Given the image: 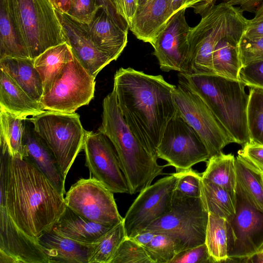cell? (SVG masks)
Wrapping results in <instances>:
<instances>
[{
	"label": "cell",
	"mask_w": 263,
	"mask_h": 263,
	"mask_svg": "<svg viewBox=\"0 0 263 263\" xmlns=\"http://www.w3.org/2000/svg\"><path fill=\"white\" fill-rule=\"evenodd\" d=\"M212 64L215 74L233 80H240L241 64L238 45L227 39L220 41L214 50Z\"/></svg>",
	"instance_id": "cell-32"
},
{
	"label": "cell",
	"mask_w": 263,
	"mask_h": 263,
	"mask_svg": "<svg viewBox=\"0 0 263 263\" xmlns=\"http://www.w3.org/2000/svg\"><path fill=\"white\" fill-rule=\"evenodd\" d=\"M64 199L67 206L92 222L114 226L123 220L114 193L94 177L79 180L66 193Z\"/></svg>",
	"instance_id": "cell-13"
},
{
	"label": "cell",
	"mask_w": 263,
	"mask_h": 263,
	"mask_svg": "<svg viewBox=\"0 0 263 263\" xmlns=\"http://www.w3.org/2000/svg\"><path fill=\"white\" fill-rule=\"evenodd\" d=\"M0 69L5 71L33 99L40 103L43 96L40 76L31 58H6L0 60Z\"/></svg>",
	"instance_id": "cell-26"
},
{
	"label": "cell",
	"mask_w": 263,
	"mask_h": 263,
	"mask_svg": "<svg viewBox=\"0 0 263 263\" xmlns=\"http://www.w3.org/2000/svg\"><path fill=\"white\" fill-rule=\"evenodd\" d=\"M97 1L99 6H105L110 12L114 13H117L114 6L113 0H97Z\"/></svg>",
	"instance_id": "cell-50"
},
{
	"label": "cell",
	"mask_w": 263,
	"mask_h": 263,
	"mask_svg": "<svg viewBox=\"0 0 263 263\" xmlns=\"http://www.w3.org/2000/svg\"><path fill=\"white\" fill-rule=\"evenodd\" d=\"M87 28L95 46L108 54L112 61L116 60L127 43L129 27L125 20L100 6Z\"/></svg>",
	"instance_id": "cell-19"
},
{
	"label": "cell",
	"mask_w": 263,
	"mask_h": 263,
	"mask_svg": "<svg viewBox=\"0 0 263 263\" xmlns=\"http://www.w3.org/2000/svg\"><path fill=\"white\" fill-rule=\"evenodd\" d=\"M209 213L200 197L180 198L173 195L172 209L144 230L171 236L176 254L205 243Z\"/></svg>",
	"instance_id": "cell-8"
},
{
	"label": "cell",
	"mask_w": 263,
	"mask_h": 263,
	"mask_svg": "<svg viewBox=\"0 0 263 263\" xmlns=\"http://www.w3.org/2000/svg\"><path fill=\"white\" fill-rule=\"evenodd\" d=\"M217 0H203V1L197 5L196 7L200 10H204L212 5L215 4ZM231 6L240 9L243 12L245 11L252 13H255L258 7L263 2V0H222Z\"/></svg>",
	"instance_id": "cell-44"
},
{
	"label": "cell",
	"mask_w": 263,
	"mask_h": 263,
	"mask_svg": "<svg viewBox=\"0 0 263 263\" xmlns=\"http://www.w3.org/2000/svg\"><path fill=\"white\" fill-rule=\"evenodd\" d=\"M54 155L63 177L83 149L86 130L75 112L45 110L27 119Z\"/></svg>",
	"instance_id": "cell-7"
},
{
	"label": "cell",
	"mask_w": 263,
	"mask_h": 263,
	"mask_svg": "<svg viewBox=\"0 0 263 263\" xmlns=\"http://www.w3.org/2000/svg\"><path fill=\"white\" fill-rule=\"evenodd\" d=\"M176 173L162 178L141 191L124 217L126 236L132 238L172 209Z\"/></svg>",
	"instance_id": "cell-14"
},
{
	"label": "cell",
	"mask_w": 263,
	"mask_h": 263,
	"mask_svg": "<svg viewBox=\"0 0 263 263\" xmlns=\"http://www.w3.org/2000/svg\"><path fill=\"white\" fill-rule=\"evenodd\" d=\"M157 157L167 162L176 172L189 169L209 159L197 132L178 113L168 123L156 151Z\"/></svg>",
	"instance_id": "cell-12"
},
{
	"label": "cell",
	"mask_w": 263,
	"mask_h": 263,
	"mask_svg": "<svg viewBox=\"0 0 263 263\" xmlns=\"http://www.w3.org/2000/svg\"><path fill=\"white\" fill-rule=\"evenodd\" d=\"M179 115L197 132L209 158L222 152L234 139L204 102L196 93L179 83L173 90Z\"/></svg>",
	"instance_id": "cell-9"
},
{
	"label": "cell",
	"mask_w": 263,
	"mask_h": 263,
	"mask_svg": "<svg viewBox=\"0 0 263 263\" xmlns=\"http://www.w3.org/2000/svg\"><path fill=\"white\" fill-rule=\"evenodd\" d=\"M241 156L253 167L263 173V145L250 141L243 146L238 152Z\"/></svg>",
	"instance_id": "cell-43"
},
{
	"label": "cell",
	"mask_w": 263,
	"mask_h": 263,
	"mask_svg": "<svg viewBox=\"0 0 263 263\" xmlns=\"http://www.w3.org/2000/svg\"><path fill=\"white\" fill-rule=\"evenodd\" d=\"M263 20V2L258 7L257 11L255 13L254 17L250 20L251 22H257Z\"/></svg>",
	"instance_id": "cell-52"
},
{
	"label": "cell",
	"mask_w": 263,
	"mask_h": 263,
	"mask_svg": "<svg viewBox=\"0 0 263 263\" xmlns=\"http://www.w3.org/2000/svg\"><path fill=\"white\" fill-rule=\"evenodd\" d=\"M229 240L227 219L209 213L205 243L214 263L227 262L229 258Z\"/></svg>",
	"instance_id": "cell-30"
},
{
	"label": "cell",
	"mask_w": 263,
	"mask_h": 263,
	"mask_svg": "<svg viewBox=\"0 0 263 263\" xmlns=\"http://www.w3.org/2000/svg\"><path fill=\"white\" fill-rule=\"evenodd\" d=\"M262 179H263V173H262Z\"/></svg>",
	"instance_id": "cell-55"
},
{
	"label": "cell",
	"mask_w": 263,
	"mask_h": 263,
	"mask_svg": "<svg viewBox=\"0 0 263 263\" xmlns=\"http://www.w3.org/2000/svg\"><path fill=\"white\" fill-rule=\"evenodd\" d=\"M185 10L172 15L152 44L153 53L164 71L189 72L188 35L191 27L185 19Z\"/></svg>",
	"instance_id": "cell-16"
},
{
	"label": "cell",
	"mask_w": 263,
	"mask_h": 263,
	"mask_svg": "<svg viewBox=\"0 0 263 263\" xmlns=\"http://www.w3.org/2000/svg\"><path fill=\"white\" fill-rule=\"evenodd\" d=\"M202 178L236 195L237 186L235 158L222 152L209 158Z\"/></svg>",
	"instance_id": "cell-28"
},
{
	"label": "cell",
	"mask_w": 263,
	"mask_h": 263,
	"mask_svg": "<svg viewBox=\"0 0 263 263\" xmlns=\"http://www.w3.org/2000/svg\"><path fill=\"white\" fill-rule=\"evenodd\" d=\"M243 37L249 39L263 37V20L253 22L249 20Z\"/></svg>",
	"instance_id": "cell-46"
},
{
	"label": "cell",
	"mask_w": 263,
	"mask_h": 263,
	"mask_svg": "<svg viewBox=\"0 0 263 263\" xmlns=\"http://www.w3.org/2000/svg\"><path fill=\"white\" fill-rule=\"evenodd\" d=\"M246 262L263 263V253L258 251L252 256L247 258Z\"/></svg>",
	"instance_id": "cell-51"
},
{
	"label": "cell",
	"mask_w": 263,
	"mask_h": 263,
	"mask_svg": "<svg viewBox=\"0 0 263 263\" xmlns=\"http://www.w3.org/2000/svg\"><path fill=\"white\" fill-rule=\"evenodd\" d=\"M24 158L31 162L40 171L63 195L65 178L63 177L54 155L45 142L35 131L33 125L27 119L24 135Z\"/></svg>",
	"instance_id": "cell-20"
},
{
	"label": "cell",
	"mask_w": 263,
	"mask_h": 263,
	"mask_svg": "<svg viewBox=\"0 0 263 263\" xmlns=\"http://www.w3.org/2000/svg\"><path fill=\"white\" fill-rule=\"evenodd\" d=\"M241 67L263 61V37L249 39L243 36L238 45Z\"/></svg>",
	"instance_id": "cell-39"
},
{
	"label": "cell",
	"mask_w": 263,
	"mask_h": 263,
	"mask_svg": "<svg viewBox=\"0 0 263 263\" xmlns=\"http://www.w3.org/2000/svg\"><path fill=\"white\" fill-rule=\"evenodd\" d=\"M149 1L150 0H138V7L144 5Z\"/></svg>",
	"instance_id": "cell-53"
},
{
	"label": "cell",
	"mask_w": 263,
	"mask_h": 263,
	"mask_svg": "<svg viewBox=\"0 0 263 263\" xmlns=\"http://www.w3.org/2000/svg\"><path fill=\"white\" fill-rule=\"evenodd\" d=\"M73 59L71 47L65 42L47 49L33 59L42 82L43 96L50 90L65 67Z\"/></svg>",
	"instance_id": "cell-25"
},
{
	"label": "cell",
	"mask_w": 263,
	"mask_h": 263,
	"mask_svg": "<svg viewBox=\"0 0 263 263\" xmlns=\"http://www.w3.org/2000/svg\"><path fill=\"white\" fill-rule=\"evenodd\" d=\"M156 234L157 232L154 231L143 230L130 238L144 247L152 240Z\"/></svg>",
	"instance_id": "cell-48"
},
{
	"label": "cell",
	"mask_w": 263,
	"mask_h": 263,
	"mask_svg": "<svg viewBox=\"0 0 263 263\" xmlns=\"http://www.w3.org/2000/svg\"><path fill=\"white\" fill-rule=\"evenodd\" d=\"M5 206L16 225L38 239L64 212V195L31 162L8 156Z\"/></svg>",
	"instance_id": "cell-2"
},
{
	"label": "cell",
	"mask_w": 263,
	"mask_h": 263,
	"mask_svg": "<svg viewBox=\"0 0 263 263\" xmlns=\"http://www.w3.org/2000/svg\"><path fill=\"white\" fill-rule=\"evenodd\" d=\"M83 150L92 177L114 193L129 194V189L112 144L103 134L87 131Z\"/></svg>",
	"instance_id": "cell-15"
},
{
	"label": "cell",
	"mask_w": 263,
	"mask_h": 263,
	"mask_svg": "<svg viewBox=\"0 0 263 263\" xmlns=\"http://www.w3.org/2000/svg\"><path fill=\"white\" fill-rule=\"evenodd\" d=\"M239 78L246 86L263 89V61L242 67Z\"/></svg>",
	"instance_id": "cell-42"
},
{
	"label": "cell",
	"mask_w": 263,
	"mask_h": 263,
	"mask_svg": "<svg viewBox=\"0 0 263 263\" xmlns=\"http://www.w3.org/2000/svg\"><path fill=\"white\" fill-rule=\"evenodd\" d=\"M144 248L153 263H171L176 254L172 237L163 233L157 232L152 240Z\"/></svg>",
	"instance_id": "cell-36"
},
{
	"label": "cell",
	"mask_w": 263,
	"mask_h": 263,
	"mask_svg": "<svg viewBox=\"0 0 263 263\" xmlns=\"http://www.w3.org/2000/svg\"><path fill=\"white\" fill-rule=\"evenodd\" d=\"M0 108L21 118L27 119L45 111L40 103L33 99L5 71L1 69Z\"/></svg>",
	"instance_id": "cell-24"
},
{
	"label": "cell",
	"mask_w": 263,
	"mask_h": 263,
	"mask_svg": "<svg viewBox=\"0 0 263 263\" xmlns=\"http://www.w3.org/2000/svg\"><path fill=\"white\" fill-rule=\"evenodd\" d=\"M179 83L197 95L234 139L244 145L250 142L247 121L249 95L245 85L216 74L179 73Z\"/></svg>",
	"instance_id": "cell-4"
},
{
	"label": "cell",
	"mask_w": 263,
	"mask_h": 263,
	"mask_svg": "<svg viewBox=\"0 0 263 263\" xmlns=\"http://www.w3.org/2000/svg\"><path fill=\"white\" fill-rule=\"evenodd\" d=\"M171 263H214L205 243L176 254Z\"/></svg>",
	"instance_id": "cell-41"
},
{
	"label": "cell",
	"mask_w": 263,
	"mask_h": 263,
	"mask_svg": "<svg viewBox=\"0 0 263 263\" xmlns=\"http://www.w3.org/2000/svg\"><path fill=\"white\" fill-rule=\"evenodd\" d=\"M203 0H170V6L172 15L178 11L187 8H194L202 3Z\"/></svg>",
	"instance_id": "cell-47"
},
{
	"label": "cell",
	"mask_w": 263,
	"mask_h": 263,
	"mask_svg": "<svg viewBox=\"0 0 263 263\" xmlns=\"http://www.w3.org/2000/svg\"><path fill=\"white\" fill-rule=\"evenodd\" d=\"M100 6L97 0H72L71 8L67 14L76 21L88 25Z\"/></svg>",
	"instance_id": "cell-40"
},
{
	"label": "cell",
	"mask_w": 263,
	"mask_h": 263,
	"mask_svg": "<svg viewBox=\"0 0 263 263\" xmlns=\"http://www.w3.org/2000/svg\"><path fill=\"white\" fill-rule=\"evenodd\" d=\"M115 226L102 224L88 220L66 206L53 230L77 242L93 245Z\"/></svg>",
	"instance_id": "cell-23"
},
{
	"label": "cell",
	"mask_w": 263,
	"mask_h": 263,
	"mask_svg": "<svg viewBox=\"0 0 263 263\" xmlns=\"http://www.w3.org/2000/svg\"><path fill=\"white\" fill-rule=\"evenodd\" d=\"M116 13L131 25L138 8V0H113Z\"/></svg>",
	"instance_id": "cell-45"
},
{
	"label": "cell",
	"mask_w": 263,
	"mask_h": 263,
	"mask_svg": "<svg viewBox=\"0 0 263 263\" xmlns=\"http://www.w3.org/2000/svg\"><path fill=\"white\" fill-rule=\"evenodd\" d=\"M200 198L208 213L227 219L235 213L236 195L202 178L200 182Z\"/></svg>",
	"instance_id": "cell-29"
},
{
	"label": "cell",
	"mask_w": 263,
	"mask_h": 263,
	"mask_svg": "<svg viewBox=\"0 0 263 263\" xmlns=\"http://www.w3.org/2000/svg\"><path fill=\"white\" fill-rule=\"evenodd\" d=\"M172 15L170 0H150L138 7L129 28L138 39L152 45Z\"/></svg>",
	"instance_id": "cell-21"
},
{
	"label": "cell",
	"mask_w": 263,
	"mask_h": 263,
	"mask_svg": "<svg viewBox=\"0 0 263 263\" xmlns=\"http://www.w3.org/2000/svg\"><path fill=\"white\" fill-rule=\"evenodd\" d=\"M26 120L0 108L1 152L13 157L24 158Z\"/></svg>",
	"instance_id": "cell-27"
},
{
	"label": "cell",
	"mask_w": 263,
	"mask_h": 263,
	"mask_svg": "<svg viewBox=\"0 0 263 263\" xmlns=\"http://www.w3.org/2000/svg\"><path fill=\"white\" fill-rule=\"evenodd\" d=\"M175 86L160 74H148L131 67H121L114 76L112 90L124 121L157 159V149L165 127L177 112L173 95Z\"/></svg>",
	"instance_id": "cell-1"
},
{
	"label": "cell",
	"mask_w": 263,
	"mask_h": 263,
	"mask_svg": "<svg viewBox=\"0 0 263 263\" xmlns=\"http://www.w3.org/2000/svg\"><path fill=\"white\" fill-rule=\"evenodd\" d=\"M236 212L227 219L229 230L227 262H246L263 245V212L256 208L237 184Z\"/></svg>",
	"instance_id": "cell-10"
},
{
	"label": "cell",
	"mask_w": 263,
	"mask_h": 263,
	"mask_svg": "<svg viewBox=\"0 0 263 263\" xmlns=\"http://www.w3.org/2000/svg\"><path fill=\"white\" fill-rule=\"evenodd\" d=\"M237 184L251 203L263 212V179L262 173L241 156L235 158Z\"/></svg>",
	"instance_id": "cell-31"
},
{
	"label": "cell",
	"mask_w": 263,
	"mask_h": 263,
	"mask_svg": "<svg viewBox=\"0 0 263 263\" xmlns=\"http://www.w3.org/2000/svg\"><path fill=\"white\" fill-rule=\"evenodd\" d=\"M55 10L62 13L67 14L71 6L72 0H49Z\"/></svg>",
	"instance_id": "cell-49"
},
{
	"label": "cell",
	"mask_w": 263,
	"mask_h": 263,
	"mask_svg": "<svg viewBox=\"0 0 263 263\" xmlns=\"http://www.w3.org/2000/svg\"><path fill=\"white\" fill-rule=\"evenodd\" d=\"M126 237L123 220L112 227L92 245L88 263H110L119 246Z\"/></svg>",
	"instance_id": "cell-34"
},
{
	"label": "cell",
	"mask_w": 263,
	"mask_h": 263,
	"mask_svg": "<svg viewBox=\"0 0 263 263\" xmlns=\"http://www.w3.org/2000/svg\"><path fill=\"white\" fill-rule=\"evenodd\" d=\"M29 57L66 42L62 25L49 0H0Z\"/></svg>",
	"instance_id": "cell-6"
},
{
	"label": "cell",
	"mask_w": 263,
	"mask_h": 263,
	"mask_svg": "<svg viewBox=\"0 0 263 263\" xmlns=\"http://www.w3.org/2000/svg\"><path fill=\"white\" fill-rule=\"evenodd\" d=\"M95 78L74 59L56 79L40 103L45 110L72 113L93 98Z\"/></svg>",
	"instance_id": "cell-11"
},
{
	"label": "cell",
	"mask_w": 263,
	"mask_h": 263,
	"mask_svg": "<svg viewBox=\"0 0 263 263\" xmlns=\"http://www.w3.org/2000/svg\"><path fill=\"white\" fill-rule=\"evenodd\" d=\"M39 241L50 263H88L93 245L77 242L53 229L43 235Z\"/></svg>",
	"instance_id": "cell-22"
},
{
	"label": "cell",
	"mask_w": 263,
	"mask_h": 263,
	"mask_svg": "<svg viewBox=\"0 0 263 263\" xmlns=\"http://www.w3.org/2000/svg\"><path fill=\"white\" fill-rule=\"evenodd\" d=\"M56 12L63 27L66 43L71 47L74 57L96 78L99 72L112 60L95 46L87 25L76 21L67 14Z\"/></svg>",
	"instance_id": "cell-18"
},
{
	"label": "cell",
	"mask_w": 263,
	"mask_h": 263,
	"mask_svg": "<svg viewBox=\"0 0 263 263\" xmlns=\"http://www.w3.org/2000/svg\"><path fill=\"white\" fill-rule=\"evenodd\" d=\"M6 58H30L0 1V60Z\"/></svg>",
	"instance_id": "cell-33"
},
{
	"label": "cell",
	"mask_w": 263,
	"mask_h": 263,
	"mask_svg": "<svg viewBox=\"0 0 263 263\" xmlns=\"http://www.w3.org/2000/svg\"><path fill=\"white\" fill-rule=\"evenodd\" d=\"M178 178L174 196L180 198L200 197L201 174L192 168L176 172Z\"/></svg>",
	"instance_id": "cell-38"
},
{
	"label": "cell",
	"mask_w": 263,
	"mask_h": 263,
	"mask_svg": "<svg viewBox=\"0 0 263 263\" xmlns=\"http://www.w3.org/2000/svg\"><path fill=\"white\" fill-rule=\"evenodd\" d=\"M0 263H50L36 239L25 233L0 205Z\"/></svg>",
	"instance_id": "cell-17"
},
{
	"label": "cell",
	"mask_w": 263,
	"mask_h": 263,
	"mask_svg": "<svg viewBox=\"0 0 263 263\" xmlns=\"http://www.w3.org/2000/svg\"><path fill=\"white\" fill-rule=\"evenodd\" d=\"M110 263H153L143 247L126 237Z\"/></svg>",
	"instance_id": "cell-37"
},
{
	"label": "cell",
	"mask_w": 263,
	"mask_h": 263,
	"mask_svg": "<svg viewBox=\"0 0 263 263\" xmlns=\"http://www.w3.org/2000/svg\"><path fill=\"white\" fill-rule=\"evenodd\" d=\"M259 251L263 253V245L261 246Z\"/></svg>",
	"instance_id": "cell-54"
},
{
	"label": "cell",
	"mask_w": 263,
	"mask_h": 263,
	"mask_svg": "<svg viewBox=\"0 0 263 263\" xmlns=\"http://www.w3.org/2000/svg\"><path fill=\"white\" fill-rule=\"evenodd\" d=\"M250 88L247 107L250 141L263 145V89Z\"/></svg>",
	"instance_id": "cell-35"
},
{
	"label": "cell",
	"mask_w": 263,
	"mask_h": 263,
	"mask_svg": "<svg viewBox=\"0 0 263 263\" xmlns=\"http://www.w3.org/2000/svg\"><path fill=\"white\" fill-rule=\"evenodd\" d=\"M98 132L110 141L117 153L129 194L140 192L158 176L163 175L167 164L160 165L142 146L124 121L112 91L103 101L102 123Z\"/></svg>",
	"instance_id": "cell-3"
},
{
	"label": "cell",
	"mask_w": 263,
	"mask_h": 263,
	"mask_svg": "<svg viewBox=\"0 0 263 263\" xmlns=\"http://www.w3.org/2000/svg\"><path fill=\"white\" fill-rule=\"evenodd\" d=\"M201 18L191 27L189 35V73L215 74L212 57L222 39L239 45L249 20L239 8L222 2L214 4L200 14Z\"/></svg>",
	"instance_id": "cell-5"
}]
</instances>
